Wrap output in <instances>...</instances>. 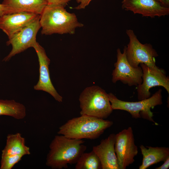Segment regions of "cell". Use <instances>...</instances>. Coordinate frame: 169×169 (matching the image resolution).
Segmentation results:
<instances>
[{
  "instance_id": "obj_1",
  "label": "cell",
  "mask_w": 169,
  "mask_h": 169,
  "mask_svg": "<svg viewBox=\"0 0 169 169\" xmlns=\"http://www.w3.org/2000/svg\"><path fill=\"white\" fill-rule=\"evenodd\" d=\"M59 135L51 141L46 157V166L53 169L67 168L68 164H76L87 148L82 139Z\"/></svg>"
},
{
  "instance_id": "obj_2",
  "label": "cell",
  "mask_w": 169,
  "mask_h": 169,
  "mask_svg": "<svg viewBox=\"0 0 169 169\" xmlns=\"http://www.w3.org/2000/svg\"><path fill=\"white\" fill-rule=\"evenodd\" d=\"M60 5L48 4L40 15L42 34H74L75 29L83 27L74 13L67 12Z\"/></svg>"
},
{
  "instance_id": "obj_3",
  "label": "cell",
  "mask_w": 169,
  "mask_h": 169,
  "mask_svg": "<svg viewBox=\"0 0 169 169\" xmlns=\"http://www.w3.org/2000/svg\"><path fill=\"white\" fill-rule=\"evenodd\" d=\"M113 124L108 120L82 115L68 120L59 127L57 133L71 139L94 140Z\"/></svg>"
},
{
  "instance_id": "obj_4",
  "label": "cell",
  "mask_w": 169,
  "mask_h": 169,
  "mask_svg": "<svg viewBox=\"0 0 169 169\" xmlns=\"http://www.w3.org/2000/svg\"><path fill=\"white\" fill-rule=\"evenodd\" d=\"M81 115H86L105 119L112 113L108 94L100 87L86 88L79 95Z\"/></svg>"
},
{
  "instance_id": "obj_5",
  "label": "cell",
  "mask_w": 169,
  "mask_h": 169,
  "mask_svg": "<svg viewBox=\"0 0 169 169\" xmlns=\"http://www.w3.org/2000/svg\"><path fill=\"white\" fill-rule=\"evenodd\" d=\"M162 90L159 89L148 99L136 102H129L118 99L111 93L108 94L112 109L124 110L128 112L132 117L142 118L157 125L153 118L151 108L162 104Z\"/></svg>"
},
{
  "instance_id": "obj_6",
  "label": "cell",
  "mask_w": 169,
  "mask_h": 169,
  "mask_svg": "<svg viewBox=\"0 0 169 169\" xmlns=\"http://www.w3.org/2000/svg\"><path fill=\"white\" fill-rule=\"evenodd\" d=\"M126 33L129 39L126 50V58L129 64L134 67L144 64L152 69L160 70L156 64L155 58L158 54L151 45L141 43L131 29L126 30Z\"/></svg>"
},
{
  "instance_id": "obj_7",
  "label": "cell",
  "mask_w": 169,
  "mask_h": 169,
  "mask_svg": "<svg viewBox=\"0 0 169 169\" xmlns=\"http://www.w3.org/2000/svg\"><path fill=\"white\" fill-rule=\"evenodd\" d=\"M126 46L122 53L119 48L117 50V61L112 73V82L116 83L120 81L129 86L141 84L142 81L143 72L141 66L134 67L128 62L126 56Z\"/></svg>"
},
{
  "instance_id": "obj_8",
  "label": "cell",
  "mask_w": 169,
  "mask_h": 169,
  "mask_svg": "<svg viewBox=\"0 0 169 169\" xmlns=\"http://www.w3.org/2000/svg\"><path fill=\"white\" fill-rule=\"evenodd\" d=\"M115 149L119 169H125L134 162L138 150L131 127L115 134Z\"/></svg>"
},
{
  "instance_id": "obj_9",
  "label": "cell",
  "mask_w": 169,
  "mask_h": 169,
  "mask_svg": "<svg viewBox=\"0 0 169 169\" xmlns=\"http://www.w3.org/2000/svg\"><path fill=\"white\" fill-rule=\"evenodd\" d=\"M40 15L31 23L13 35L6 42L8 46H12V49L3 61H9L13 56L28 48L32 47L36 42V37L41 28L40 23Z\"/></svg>"
},
{
  "instance_id": "obj_10",
  "label": "cell",
  "mask_w": 169,
  "mask_h": 169,
  "mask_svg": "<svg viewBox=\"0 0 169 169\" xmlns=\"http://www.w3.org/2000/svg\"><path fill=\"white\" fill-rule=\"evenodd\" d=\"M143 72L142 82L137 85V91L139 100H145L151 95L150 89L156 86L163 87L169 94V78L161 69L156 70L144 64H140Z\"/></svg>"
},
{
  "instance_id": "obj_11",
  "label": "cell",
  "mask_w": 169,
  "mask_h": 169,
  "mask_svg": "<svg viewBox=\"0 0 169 169\" xmlns=\"http://www.w3.org/2000/svg\"><path fill=\"white\" fill-rule=\"evenodd\" d=\"M32 47L37 54L39 66V80L34 86V89L47 92L56 101L62 102L63 97L57 92L51 80L49 69L50 59L47 56L44 49L37 42L34 44Z\"/></svg>"
},
{
  "instance_id": "obj_12",
  "label": "cell",
  "mask_w": 169,
  "mask_h": 169,
  "mask_svg": "<svg viewBox=\"0 0 169 169\" xmlns=\"http://www.w3.org/2000/svg\"><path fill=\"white\" fill-rule=\"evenodd\" d=\"M121 4L123 9L143 17L153 18L169 14V7L163 6L156 0H122Z\"/></svg>"
},
{
  "instance_id": "obj_13",
  "label": "cell",
  "mask_w": 169,
  "mask_h": 169,
  "mask_svg": "<svg viewBox=\"0 0 169 169\" xmlns=\"http://www.w3.org/2000/svg\"><path fill=\"white\" fill-rule=\"evenodd\" d=\"M40 15L25 12L4 15L0 17V29L9 39Z\"/></svg>"
},
{
  "instance_id": "obj_14",
  "label": "cell",
  "mask_w": 169,
  "mask_h": 169,
  "mask_svg": "<svg viewBox=\"0 0 169 169\" xmlns=\"http://www.w3.org/2000/svg\"><path fill=\"white\" fill-rule=\"evenodd\" d=\"M115 134L112 133L93 147L92 150L99 157L102 169H119L115 151Z\"/></svg>"
},
{
  "instance_id": "obj_15",
  "label": "cell",
  "mask_w": 169,
  "mask_h": 169,
  "mask_svg": "<svg viewBox=\"0 0 169 169\" xmlns=\"http://www.w3.org/2000/svg\"><path fill=\"white\" fill-rule=\"evenodd\" d=\"M143 156L139 169H146L150 166L162 161L169 157V149L166 147H153L141 145L140 146Z\"/></svg>"
},
{
  "instance_id": "obj_16",
  "label": "cell",
  "mask_w": 169,
  "mask_h": 169,
  "mask_svg": "<svg viewBox=\"0 0 169 169\" xmlns=\"http://www.w3.org/2000/svg\"><path fill=\"white\" fill-rule=\"evenodd\" d=\"M2 3L15 13L25 12L40 15L48 2V0H3Z\"/></svg>"
},
{
  "instance_id": "obj_17",
  "label": "cell",
  "mask_w": 169,
  "mask_h": 169,
  "mask_svg": "<svg viewBox=\"0 0 169 169\" xmlns=\"http://www.w3.org/2000/svg\"><path fill=\"white\" fill-rule=\"evenodd\" d=\"M30 154L29 148L25 144V138L21 134L17 133L10 134L7 137L6 145L2 151L1 156Z\"/></svg>"
},
{
  "instance_id": "obj_18",
  "label": "cell",
  "mask_w": 169,
  "mask_h": 169,
  "mask_svg": "<svg viewBox=\"0 0 169 169\" xmlns=\"http://www.w3.org/2000/svg\"><path fill=\"white\" fill-rule=\"evenodd\" d=\"M26 115V107L23 104L13 100L0 99V116L7 115L21 120Z\"/></svg>"
},
{
  "instance_id": "obj_19",
  "label": "cell",
  "mask_w": 169,
  "mask_h": 169,
  "mask_svg": "<svg viewBox=\"0 0 169 169\" xmlns=\"http://www.w3.org/2000/svg\"><path fill=\"white\" fill-rule=\"evenodd\" d=\"M75 169H101L100 160L96 154L92 150L83 153L76 163Z\"/></svg>"
},
{
  "instance_id": "obj_20",
  "label": "cell",
  "mask_w": 169,
  "mask_h": 169,
  "mask_svg": "<svg viewBox=\"0 0 169 169\" xmlns=\"http://www.w3.org/2000/svg\"><path fill=\"white\" fill-rule=\"evenodd\" d=\"M23 156L22 155L1 156L0 169H12Z\"/></svg>"
},
{
  "instance_id": "obj_21",
  "label": "cell",
  "mask_w": 169,
  "mask_h": 169,
  "mask_svg": "<svg viewBox=\"0 0 169 169\" xmlns=\"http://www.w3.org/2000/svg\"><path fill=\"white\" fill-rule=\"evenodd\" d=\"M15 12L5 5L0 3V17L4 15L13 13Z\"/></svg>"
},
{
  "instance_id": "obj_22",
  "label": "cell",
  "mask_w": 169,
  "mask_h": 169,
  "mask_svg": "<svg viewBox=\"0 0 169 169\" xmlns=\"http://www.w3.org/2000/svg\"><path fill=\"white\" fill-rule=\"evenodd\" d=\"M71 0H48V4L57 5L65 7Z\"/></svg>"
},
{
  "instance_id": "obj_23",
  "label": "cell",
  "mask_w": 169,
  "mask_h": 169,
  "mask_svg": "<svg viewBox=\"0 0 169 169\" xmlns=\"http://www.w3.org/2000/svg\"><path fill=\"white\" fill-rule=\"evenodd\" d=\"M92 0H79L78 3H79L74 8L79 10L85 8Z\"/></svg>"
},
{
  "instance_id": "obj_24",
  "label": "cell",
  "mask_w": 169,
  "mask_h": 169,
  "mask_svg": "<svg viewBox=\"0 0 169 169\" xmlns=\"http://www.w3.org/2000/svg\"><path fill=\"white\" fill-rule=\"evenodd\" d=\"M164 161V163L161 166L156 167V169H167L169 167V157Z\"/></svg>"
},
{
  "instance_id": "obj_25",
  "label": "cell",
  "mask_w": 169,
  "mask_h": 169,
  "mask_svg": "<svg viewBox=\"0 0 169 169\" xmlns=\"http://www.w3.org/2000/svg\"><path fill=\"white\" fill-rule=\"evenodd\" d=\"M164 7H169V0H156Z\"/></svg>"
},
{
  "instance_id": "obj_26",
  "label": "cell",
  "mask_w": 169,
  "mask_h": 169,
  "mask_svg": "<svg viewBox=\"0 0 169 169\" xmlns=\"http://www.w3.org/2000/svg\"><path fill=\"white\" fill-rule=\"evenodd\" d=\"M77 2L78 3L79 0H76Z\"/></svg>"
}]
</instances>
